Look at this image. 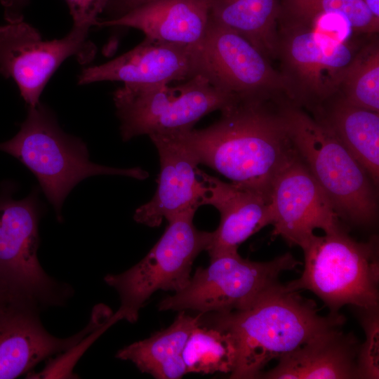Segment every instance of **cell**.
<instances>
[{
    "mask_svg": "<svg viewBox=\"0 0 379 379\" xmlns=\"http://www.w3.org/2000/svg\"><path fill=\"white\" fill-rule=\"evenodd\" d=\"M208 19V0H154L118 18L99 20L97 26L132 27L150 39L196 46Z\"/></svg>",
    "mask_w": 379,
    "mask_h": 379,
    "instance_id": "obj_19",
    "label": "cell"
},
{
    "mask_svg": "<svg viewBox=\"0 0 379 379\" xmlns=\"http://www.w3.org/2000/svg\"><path fill=\"white\" fill-rule=\"evenodd\" d=\"M379 307H354L365 333V341L360 344L357 366L359 379H378Z\"/></svg>",
    "mask_w": 379,
    "mask_h": 379,
    "instance_id": "obj_26",
    "label": "cell"
},
{
    "mask_svg": "<svg viewBox=\"0 0 379 379\" xmlns=\"http://www.w3.org/2000/svg\"><path fill=\"white\" fill-rule=\"evenodd\" d=\"M194 214L187 213L168 220L161 238L139 262L122 273L105 277L121 300L119 310L107 319L109 327L123 319L135 322L140 309L157 291L175 293L186 286L195 258L207 250L211 239V232L194 225Z\"/></svg>",
    "mask_w": 379,
    "mask_h": 379,
    "instance_id": "obj_7",
    "label": "cell"
},
{
    "mask_svg": "<svg viewBox=\"0 0 379 379\" xmlns=\"http://www.w3.org/2000/svg\"><path fill=\"white\" fill-rule=\"evenodd\" d=\"M279 109L293 147L321 187L339 217L367 227L378 218L376 185L333 134L308 112L285 97Z\"/></svg>",
    "mask_w": 379,
    "mask_h": 379,
    "instance_id": "obj_3",
    "label": "cell"
},
{
    "mask_svg": "<svg viewBox=\"0 0 379 379\" xmlns=\"http://www.w3.org/2000/svg\"><path fill=\"white\" fill-rule=\"evenodd\" d=\"M209 18L245 37L277 60L280 0H208Z\"/></svg>",
    "mask_w": 379,
    "mask_h": 379,
    "instance_id": "obj_23",
    "label": "cell"
},
{
    "mask_svg": "<svg viewBox=\"0 0 379 379\" xmlns=\"http://www.w3.org/2000/svg\"><path fill=\"white\" fill-rule=\"evenodd\" d=\"M13 192L8 187L0 192V280L39 310L62 305L72 295L71 287L48 276L37 256L38 190L20 200L13 198Z\"/></svg>",
    "mask_w": 379,
    "mask_h": 379,
    "instance_id": "obj_8",
    "label": "cell"
},
{
    "mask_svg": "<svg viewBox=\"0 0 379 379\" xmlns=\"http://www.w3.org/2000/svg\"><path fill=\"white\" fill-rule=\"evenodd\" d=\"M239 97L213 86L201 74L177 86H125L113 100L124 141L137 136L189 131L205 115L222 110Z\"/></svg>",
    "mask_w": 379,
    "mask_h": 379,
    "instance_id": "obj_6",
    "label": "cell"
},
{
    "mask_svg": "<svg viewBox=\"0 0 379 379\" xmlns=\"http://www.w3.org/2000/svg\"><path fill=\"white\" fill-rule=\"evenodd\" d=\"M278 22L302 25L348 41L347 32L371 36L379 19L361 0H280Z\"/></svg>",
    "mask_w": 379,
    "mask_h": 379,
    "instance_id": "obj_21",
    "label": "cell"
},
{
    "mask_svg": "<svg viewBox=\"0 0 379 379\" xmlns=\"http://www.w3.org/2000/svg\"><path fill=\"white\" fill-rule=\"evenodd\" d=\"M375 18L379 19V0H361Z\"/></svg>",
    "mask_w": 379,
    "mask_h": 379,
    "instance_id": "obj_31",
    "label": "cell"
},
{
    "mask_svg": "<svg viewBox=\"0 0 379 379\" xmlns=\"http://www.w3.org/2000/svg\"><path fill=\"white\" fill-rule=\"evenodd\" d=\"M359 47L307 26L278 22L277 60L286 99L312 112L337 92Z\"/></svg>",
    "mask_w": 379,
    "mask_h": 379,
    "instance_id": "obj_10",
    "label": "cell"
},
{
    "mask_svg": "<svg viewBox=\"0 0 379 379\" xmlns=\"http://www.w3.org/2000/svg\"><path fill=\"white\" fill-rule=\"evenodd\" d=\"M0 151L16 158L33 173L60 220L66 197L88 177L119 175L144 180L149 176L140 168H117L91 162L86 144L64 133L52 111L40 102L28 106L19 131L0 142Z\"/></svg>",
    "mask_w": 379,
    "mask_h": 379,
    "instance_id": "obj_4",
    "label": "cell"
},
{
    "mask_svg": "<svg viewBox=\"0 0 379 379\" xmlns=\"http://www.w3.org/2000/svg\"><path fill=\"white\" fill-rule=\"evenodd\" d=\"M354 106L379 112V41L375 34L354 54L337 92Z\"/></svg>",
    "mask_w": 379,
    "mask_h": 379,
    "instance_id": "obj_25",
    "label": "cell"
},
{
    "mask_svg": "<svg viewBox=\"0 0 379 379\" xmlns=\"http://www.w3.org/2000/svg\"><path fill=\"white\" fill-rule=\"evenodd\" d=\"M202 314L208 324L231 333L237 349L230 378H258L272 360L291 353L319 333L343 326L340 313L321 315L313 300L279 281L248 307L226 313Z\"/></svg>",
    "mask_w": 379,
    "mask_h": 379,
    "instance_id": "obj_2",
    "label": "cell"
},
{
    "mask_svg": "<svg viewBox=\"0 0 379 379\" xmlns=\"http://www.w3.org/2000/svg\"><path fill=\"white\" fill-rule=\"evenodd\" d=\"M196 72L239 98L286 93L284 80L270 60L240 34L210 18L204 38L196 46Z\"/></svg>",
    "mask_w": 379,
    "mask_h": 379,
    "instance_id": "obj_12",
    "label": "cell"
},
{
    "mask_svg": "<svg viewBox=\"0 0 379 379\" xmlns=\"http://www.w3.org/2000/svg\"><path fill=\"white\" fill-rule=\"evenodd\" d=\"M4 8L6 21L23 19L22 10L29 0H0Z\"/></svg>",
    "mask_w": 379,
    "mask_h": 379,
    "instance_id": "obj_29",
    "label": "cell"
},
{
    "mask_svg": "<svg viewBox=\"0 0 379 379\" xmlns=\"http://www.w3.org/2000/svg\"><path fill=\"white\" fill-rule=\"evenodd\" d=\"M196 46L145 37L136 47L115 59L84 69L78 84L109 81L142 86L185 81L197 74Z\"/></svg>",
    "mask_w": 379,
    "mask_h": 379,
    "instance_id": "obj_16",
    "label": "cell"
},
{
    "mask_svg": "<svg viewBox=\"0 0 379 379\" xmlns=\"http://www.w3.org/2000/svg\"><path fill=\"white\" fill-rule=\"evenodd\" d=\"M272 237L303 246L316 229L333 232L342 223L328 197L298 154L274 178L270 189Z\"/></svg>",
    "mask_w": 379,
    "mask_h": 379,
    "instance_id": "obj_13",
    "label": "cell"
},
{
    "mask_svg": "<svg viewBox=\"0 0 379 379\" xmlns=\"http://www.w3.org/2000/svg\"><path fill=\"white\" fill-rule=\"evenodd\" d=\"M16 301L26 302L18 297L4 282L0 280V311L11 302Z\"/></svg>",
    "mask_w": 379,
    "mask_h": 379,
    "instance_id": "obj_30",
    "label": "cell"
},
{
    "mask_svg": "<svg viewBox=\"0 0 379 379\" xmlns=\"http://www.w3.org/2000/svg\"><path fill=\"white\" fill-rule=\"evenodd\" d=\"M206 192L204 205L220 213L217 229L211 232L206 251L210 258L238 251L241 244L267 225H272L270 197L260 191L234 182H226L199 169Z\"/></svg>",
    "mask_w": 379,
    "mask_h": 379,
    "instance_id": "obj_17",
    "label": "cell"
},
{
    "mask_svg": "<svg viewBox=\"0 0 379 379\" xmlns=\"http://www.w3.org/2000/svg\"><path fill=\"white\" fill-rule=\"evenodd\" d=\"M343 326L330 328L278 359L263 371L264 379H359L357 357L361 343Z\"/></svg>",
    "mask_w": 379,
    "mask_h": 379,
    "instance_id": "obj_18",
    "label": "cell"
},
{
    "mask_svg": "<svg viewBox=\"0 0 379 379\" xmlns=\"http://www.w3.org/2000/svg\"><path fill=\"white\" fill-rule=\"evenodd\" d=\"M154 0H108L104 12L107 20L118 18L129 11Z\"/></svg>",
    "mask_w": 379,
    "mask_h": 379,
    "instance_id": "obj_28",
    "label": "cell"
},
{
    "mask_svg": "<svg viewBox=\"0 0 379 379\" xmlns=\"http://www.w3.org/2000/svg\"><path fill=\"white\" fill-rule=\"evenodd\" d=\"M301 276L286 283L297 291L308 290L338 314L341 307H379L378 239L358 241L343 225L323 236L314 234L301 247Z\"/></svg>",
    "mask_w": 379,
    "mask_h": 379,
    "instance_id": "obj_5",
    "label": "cell"
},
{
    "mask_svg": "<svg viewBox=\"0 0 379 379\" xmlns=\"http://www.w3.org/2000/svg\"><path fill=\"white\" fill-rule=\"evenodd\" d=\"M75 27L97 26L98 15L104 12L108 0H65Z\"/></svg>",
    "mask_w": 379,
    "mask_h": 379,
    "instance_id": "obj_27",
    "label": "cell"
},
{
    "mask_svg": "<svg viewBox=\"0 0 379 379\" xmlns=\"http://www.w3.org/2000/svg\"><path fill=\"white\" fill-rule=\"evenodd\" d=\"M182 357L187 373L231 374L236 366L237 349L230 332L201 321L192 331Z\"/></svg>",
    "mask_w": 379,
    "mask_h": 379,
    "instance_id": "obj_24",
    "label": "cell"
},
{
    "mask_svg": "<svg viewBox=\"0 0 379 379\" xmlns=\"http://www.w3.org/2000/svg\"><path fill=\"white\" fill-rule=\"evenodd\" d=\"M311 115L333 134L378 186L379 112L351 105L335 93Z\"/></svg>",
    "mask_w": 379,
    "mask_h": 379,
    "instance_id": "obj_20",
    "label": "cell"
},
{
    "mask_svg": "<svg viewBox=\"0 0 379 379\" xmlns=\"http://www.w3.org/2000/svg\"><path fill=\"white\" fill-rule=\"evenodd\" d=\"M300 264L289 252L264 262L243 258L238 251L223 253L198 268L183 288L161 301L159 309L201 314L241 310L279 281L282 272Z\"/></svg>",
    "mask_w": 379,
    "mask_h": 379,
    "instance_id": "obj_9",
    "label": "cell"
},
{
    "mask_svg": "<svg viewBox=\"0 0 379 379\" xmlns=\"http://www.w3.org/2000/svg\"><path fill=\"white\" fill-rule=\"evenodd\" d=\"M179 312L169 327L119 350L116 357L131 361L141 372L155 378L177 379L187 373L182 353L202 314L192 317L185 310Z\"/></svg>",
    "mask_w": 379,
    "mask_h": 379,
    "instance_id": "obj_22",
    "label": "cell"
},
{
    "mask_svg": "<svg viewBox=\"0 0 379 379\" xmlns=\"http://www.w3.org/2000/svg\"><path fill=\"white\" fill-rule=\"evenodd\" d=\"M88 30L73 26L65 36L46 41L23 19L6 21L0 25V74L11 78L27 105L34 107L66 59L74 57L81 64L93 60L96 46L88 39Z\"/></svg>",
    "mask_w": 379,
    "mask_h": 379,
    "instance_id": "obj_11",
    "label": "cell"
},
{
    "mask_svg": "<svg viewBox=\"0 0 379 379\" xmlns=\"http://www.w3.org/2000/svg\"><path fill=\"white\" fill-rule=\"evenodd\" d=\"M159 157L158 185L152 198L135 211L138 223L155 227L203 206L206 188L199 175V165L177 133L149 136Z\"/></svg>",
    "mask_w": 379,
    "mask_h": 379,
    "instance_id": "obj_14",
    "label": "cell"
},
{
    "mask_svg": "<svg viewBox=\"0 0 379 379\" xmlns=\"http://www.w3.org/2000/svg\"><path fill=\"white\" fill-rule=\"evenodd\" d=\"M279 98H239L209 126L175 133L199 164L270 196L274 178L297 154Z\"/></svg>",
    "mask_w": 379,
    "mask_h": 379,
    "instance_id": "obj_1",
    "label": "cell"
},
{
    "mask_svg": "<svg viewBox=\"0 0 379 379\" xmlns=\"http://www.w3.org/2000/svg\"><path fill=\"white\" fill-rule=\"evenodd\" d=\"M39 310L16 301L0 311V379L27 374L41 361L67 351L102 325L98 316L92 314L81 331L69 338H57L45 329Z\"/></svg>",
    "mask_w": 379,
    "mask_h": 379,
    "instance_id": "obj_15",
    "label": "cell"
}]
</instances>
